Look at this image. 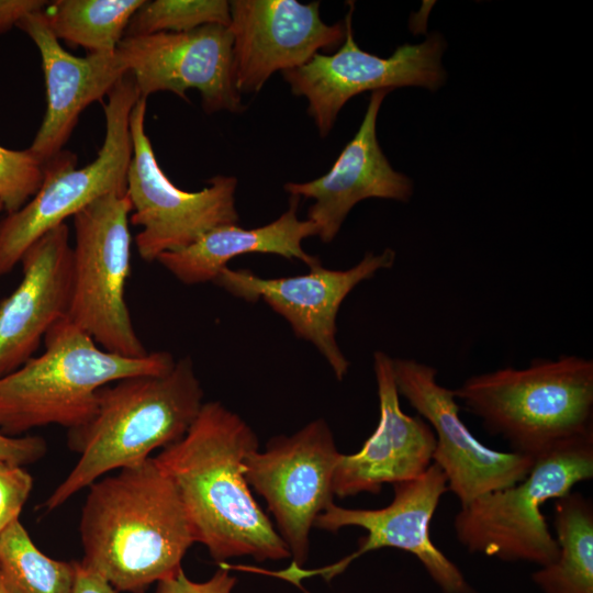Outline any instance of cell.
<instances>
[{"label": "cell", "instance_id": "23", "mask_svg": "<svg viewBox=\"0 0 593 593\" xmlns=\"http://www.w3.org/2000/svg\"><path fill=\"white\" fill-rule=\"evenodd\" d=\"M145 0H57L44 16L57 40L90 53L115 52Z\"/></svg>", "mask_w": 593, "mask_h": 593}, {"label": "cell", "instance_id": "18", "mask_svg": "<svg viewBox=\"0 0 593 593\" xmlns=\"http://www.w3.org/2000/svg\"><path fill=\"white\" fill-rule=\"evenodd\" d=\"M20 264V283L0 300V378L34 357L48 329L67 317L72 289L69 227L61 224L37 239Z\"/></svg>", "mask_w": 593, "mask_h": 593}, {"label": "cell", "instance_id": "8", "mask_svg": "<svg viewBox=\"0 0 593 593\" xmlns=\"http://www.w3.org/2000/svg\"><path fill=\"white\" fill-rule=\"evenodd\" d=\"M131 212L126 193L113 192L72 217V289L67 318L102 349L142 358L149 351L134 328L125 301Z\"/></svg>", "mask_w": 593, "mask_h": 593}, {"label": "cell", "instance_id": "1", "mask_svg": "<svg viewBox=\"0 0 593 593\" xmlns=\"http://www.w3.org/2000/svg\"><path fill=\"white\" fill-rule=\"evenodd\" d=\"M254 429L220 401L204 402L182 438L154 457L174 484L195 542L217 562L280 560L290 552L245 478Z\"/></svg>", "mask_w": 593, "mask_h": 593}, {"label": "cell", "instance_id": "30", "mask_svg": "<svg viewBox=\"0 0 593 593\" xmlns=\"http://www.w3.org/2000/svg\"><path fill=\"white\" fill-rule=\"evenodd\" d=\"M44 0H0V34L10 31L26 15L45 10Z\"/></svg>", "mask_w": 593, "mask_h": 593}, {"label": "cell", "instance_id": "12", "mask_svg": "<svg viewBox=\"0 0 593 593\" xmlns=\"http://www.w3.org/2000/svg\"><path fill=\"white\" fill-rule=\"evenodd\" d=\"M353 9L350 4L345 41L336 53H317L302 66L282 71L292 93L307 99V113L322 137L333 128L345 103L357 94L401 87L436 91L447 78L441 63L447 43L440 33L429 34L419 44H403L391 56L380 57L355 42Z\"/></svg>", "mask_w": 593, "mask_h": 593}, {"label": "cell", "instance_id": "19", "mask_svg": "<svg viewBox=\"0 0 593 593\" xmlns=\"http://www.w3.org/2000/svg\"><path fill=\"white\" fill-rule=\"evenodd\" d=\"M389 90L373 91L355 136L346 144L333 167L324 176L305 182H287L290 195L314 200L309 209L323 243L338 234L350 210L371 198L407 202L413 182L392 168L377 138V118Z\"/></svg>", "mask_w": 593, "mask_h": 593}, {"label": "cell", "instance_id": "17", "mask_svg": "<svg viewBox=\"0 0 593 593\" xmlns=\"http://www.w3.org/2000/svg\"><path fill=\"white\" fill-rule=\"evenodd\" d=\"M380 416L373 433L355 454H342L333 474L334 496L377 494L384 483L421 475L433 462L436 445L429 424L419 415L405 414L393 373V358L373 354Z\"/></svg>", "mask_w": 593, "mask_h": 593}, {"label": "cell", "instance_id": "32", "mask_svg": "<svg viewBox=\"0 0 593 593\" xmlns=\"http://www.w3.org/2000/svg\"><path fill=\"white\" fill-rule=\"evenodd\" d=\"M0 593H10L8 591V589L5 588V585H4V583H3L2 579H1V575H0Z\"/></svg>", "mask_w": 593, "mask_h": 593}, {"label": "cell", "instance_id": "22", "mask_svg": "<svg viewBox=\"0 0 593 593\" xmlns=\"http://www.w3.org/2000/svg\"><path fill=\"white\" fill-rule=\"evenodd\" d=\"M558 558L532 574L542 593H593V506L579 492L555 500Z\"/></svg>", "mask_w": 593, "mask_h": 593}, {"label": "cell", "instance_id": "31", "mask_svg": "<svg viewBox=\"0 0 593 593\" xmlns=\"http://www.w3.org/2000/svg\"><path fill=\"white\" fill-rule=\"evenodd\" d=\"M72 593H119L103 577L75 561Z\"/></svg>", "mask_w": 593, "mask_h": 593}, {"label": "cell", "instance_id": "5", "mask_svg": "<svg viewBox=\"0 0 593 593\" xmlns=\"http://www.w3.org/2000/svg\"><path fill=\"white\" fill-rule=\"evenodd\" d=\"M454 392L490 434L526 456L593 434V360L589 358L534 359L525 368L471 376Z\"/></svg>", "mask_w": 593, "mask_h": 593}, {"label": "cell", "instance_id": "15", "mask_svg": "<svg viewBox=\"0 0 593 593\" xmlns=\"http://www.w3.org/2000/svg\"><path fill=\"white\" fill-rule=\"evenodd\" d=\"M133 76L139 98L169 91L188 101L198 89L205 112L245 110L234 81L233 37L227 26L123 37L116 48Z\"/></svg>", "mask_w": 593, "mask_h": 593}, {"label": "cell", "instance_id": "26", "mask_svg": "<svg viewBox=\"0 0 593 593\" xmlns=\"http://www.w3.org/2000/svg\"><path fill=\"white\" fill-rule=\"evenodd\" d=\"M45 164L29 148L9 149L0 145V203L5 214L20 210L41 188Z\"/></svg>", "mask_w": 593, "mask_h": 593}, {"label": "cell", "instance_id": "11", "mask_svg": "<svg viewBox=\"0 0 593 593\" xmlns=\"http://www.w3.org/2000/svg\"><path fill=\"white\" fill-rule=\"evenodd\" d=\"M340 455L328 424L318 418L246 457V481L264 497L295 567L307 559L316 517L334 503L333 474Z\"/></svg>", "mask_w": 593, "mask_h": 593}, {"label": "cell", "instance_id": "7", "mask_svg": "<svg viewBox=\"0 0 593 593\" xmlns=\"http://www.w3.org/2000/svg\"><path fill=\"white\" fill-rule=\"evenodd\" d=\"M138 99L128 72L108 96L105 136L96 159L77 168L76 155L63 149L45 164L38 191L20 210L0 220V279L20 264L31 245L66 219L105 194L126 193L133 154L130 115Z\"/></svg>", "mask_w": 593, "mask_h": 593}, {"label": "cell", "instance_id": "9", "mask_svg": "<svg viewBox=\"0 0 593 593\" xmlns=\"http://www.w3.org/2000/svg\"><path fill=\"white\" fill-rule=\"evenodd\" d=\"M392 486L393 499L384 507L347 508L334 502L316 517L314 527L323 530L336 533L351 526L365 529L367 536L359 539L356 551L320 569L290 564L282 570H264L262 573L301 586L300 581L312 575L331 580L367 552L396 548L415 556L441 593H478L459 567L430 538L432 519L441 496L448 492L443 470L432 462L421 475Z\"/></svg>", "mask_w": 593, "mask_h": 593}, {"label": "cell", "instance_id": "20", "mask_svg": "<svg viewBox=\"0 0 593 593\" xmlns=\"http://www.w3.org/2000/svg\"><path fill=\"white\" fill-rule=\"evenodd\" d=\"M41 55L46 89V111L29 150L46 164L63 150L80 114L102 101L128 72L118 51L71 55L49 29L44 10L18 24Z\"/></svg>", "mask_w": 593, "mask_h": 593}, {"label": "cell", "instance_id": "28", "mask_svg": "<svg viewBox=\"0 0 593 593\" xmlns=\"http://www.w3.org/2000/svg\"><path fill=\"white\" fill-rule=\"evenodd\" d=\"M236 578L220 564L215 573L204 582L191 581L183 569L157 582L155 593H232Z\"/></svg>", "mask_w": 593, "mask_h": 593}, {"label": "cell", "instance_id": "33", "mask_svg": "<svg viewBox=\"0 0 593 593\" xmlns=\"http://www.w3.org/2000/svg\"><path fill=\"white\" fill-rule=\"evenodd\" d=\"M3 211L2 204L0 203V212Z\"/></svg>", "mask_w": 593, "mask_h": 593}, {"label": "cell", "instance_id": "3", "mask_svg": "<svg viewBox=\"0 0 593 593\" xmlns=\"http://www.w3.org/2000/svg\"><path fill=\"white\" fill-rule=\"evenodd\" d=\"M203 396L189 356L164 374L124 378L100 388L93 416L67 430L68 448L79 458L43 508L57 510L103 475L143 462L154 450L182 438Z\"/></svg>", "mask_w": 593, "mask_h": 593}, {"label": "cell", "instance_id": "25", "mask_svg": "<svg viewBox=\"0 0 593 593\" xmlns=\"http://www.w3.org/2000/svg\"><path fill=\"white\" fill-rule=\"evenodd\" d=\"M230 22V2L225 0H145L130 20L124 37L188 32L209 24L228 26Z\"/></svg>", "mask_w": 593, "mask_h": 593}, {"label": "cell", "instance_id": "4", "mask_svg": "<svg viewBox=\"0 0 593 593\" xmlns=\"http://www.w3.org/2000/svg\"><path fill=\"white\" fill-rule=\"evenodd\" d=\"M44 351L0 378V434L19 437L48 425L67 430L86 424L98 390L135 376H158L176 360L168 351L127 358L102 349L67 317L44 337Z\"/></svg>", "mask_w": 593, "mask_h": 593}, {"label": "cell", "instance_id": "24", "mask_svg": "<svg viewBox=\"0 0 593 593\" xmlns=\"http://www.w3.org/2000/svg\"><path fill=\"white\" fill-rule=\"evenodd\" d=\"M75 561L44 555L19 521L0 534V575L10 593H72Z\"/></svg>", "mask_w": 593, "mask_h": 593}, {"label": "cell", "instance_id": "13", "mask_svg": "<svg viewBox=\"0 0 593 593\" xmlns=\"http://www.w3.org/2000/svg\"><path fill=\"white\" fill-rule=\"evenodd\" d=\"M399 394L432 427L433 462L447 479L448 491L465 506L489 492L523 480L535 457L499 451L480 443L460 417L455 392L437 381V370L411 358H393Z\"/></svg>", "mask_w": 593, "mask_h": 593}, {"label": "cell", "instance_id": "14", "mask_svg": "<svg viewBox=\"0 0 593 593\" xmlns=\"http://www.w3.org/2000/svg\"><path fill=\"white\" fill-rule=\"evenodd\" d=\"M394 260L395 251L387 248L380 254L366 253L349 269L333 270L320 264L306 275L282 278H261L247 269L225 267L213 282L247 302L264 300L288 321L295 336L316 347L342 381L350 363L336 342L338 310L360 282L391 268Z\"/></svg>", "mask_w": 593, "mask_h": 593}, {"label": "cell", "instance_id": "2", "mask_svg": "<svg viewBox=\"0 0 593 593\" xmlns=\"http://www.w3.org/2000/svg\"><path fill=\"white\" fill-rule=\"evenodd\" d=\"M80 563L119 593H145L176 574L195 542L179 495L150 457L88 486Z\"/></svg>", "mask_w": 593, "mask_h": 593}, {"label": "cell", "instance_id": "21", "mask_svg": "<svg viewBox=\"0 0 593 593\" xmlns=\"http://www.w3.org/2000/svg\"><path fill=\"white\" fill-rule=\"evenodd\" d=\"M300 199L291 195L288 210L271 223L250 230L223 224L182 249L161 254L156 261L184 284L214 281L230 260L245 254H275L310 268L320 265L302 247V240L317 235V228L312 221L298 217Z\"/></svg>", "mask_w": 593, "mask_h": 593}, {"label": "cell", "instance_id": "6", "mask_svg": "<svg viewBox=\"0 0 593 593\" xmlns=\"http://www.w3.org/2000/svg\"><path fill=\"white\" fill-rule=\"evenodd\" d=\"M593 477V434L563 440L535 457L528 474L483 494L454 518L457 540L470 553L545 567L559 555L541 506Z\"/></svg>", "mask_w": 593, "mask_h": 593}, {"label": "cell", "instance_id": "16", "mask_svg": "<svg viewBox=\"0 0 593 593\" xmlns=\"http://www.w3.org/2000/svg\"><path fill=\"white\" fill-rule=\"evenodd\" d=\"M230 8L239 93L258 92L273 72L300 67L318 51L340 47L345 41V21L323 22L318 1L234 0Z\"/></svg>", "mask_w": 593, "mask_h": 593}, {"label": "cell", "instance_id": "29", "mask_svg": "<svg viewBox=\"0 0 593 593\" xmlns=\"http://www.w3.org/2000/svg\"><path fill=\"white\" fill-rule=\"evenodd\" d=\"M47 450V443L41 436L10 437L0 434V461L24 467L41 460Z\"/></svg>", "mask_w": 593, "mask_h": 593}, {"label": "cell", "instance_id": "10", "mask_svg": "<svg viewBox=\"0 0 593 593\" xmlns=\"http://www.w3.org/2000/svg\"><path fill=\"white\" fill-rule=\"evenodd\" d=\"M147 100L139 98L130 115L133 154L126 175L130 222L139 257L152 262L167 251L182 249L210 230L237 223V179L215 176L209 186L190 192L176 187L160 168L145 132Z\"/></svg>", "mask_w": 593, "mask_h": 593}, {"label": "cell", "instance_id": "27", "mask_svg": "<svg viewBox=\"0 0 593 593\" xmlns=\"http://www.w3.org/2000/svg\"><path fill=\"white\" fill-rule=\"evenodd\" d=\"M33 489L24 467L0 461V534L15 521Z\"/></svg>", "mask_w": 593, "mask_h": 593}]
</instances>
